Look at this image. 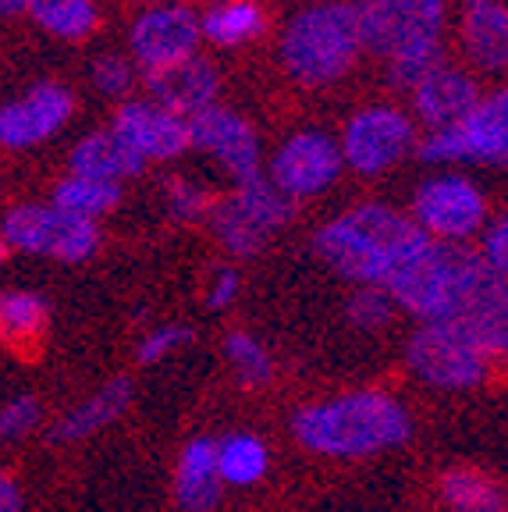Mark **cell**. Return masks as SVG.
Instances as JSON below:
<instances>
[{"mask_svg":"<svg viewBox=\"0 0 508 512\" xmlns=\"http://www.w3.org/2000/svg\"><path fill=\"white\" fill-rule=\"evenodd\" d=\"M395 310L427 320H462L491 356L508 342V281L469 242H423L420 253L384 285Z\"/></svg>","mask_w":508,"mask_h":512,"instance_id":"1","label":"cell"},{"mask_svg":"<svg viewBox=\"0 0 508 512\" xmlns=\"http://www.w3.org/2000/svg\"><path fill=\"white\" fill-rule=\"evenodd\" d=\"M427 235L405 210L388 203H359L342 210L313 235V253L352 285H388L423 249Z\"/></svg>","mask_w":508,"mask_h":512,"instance_id":"2","label":"cell"},{"mask_svg":"<svg viewBox=\"0 0 508 512\" xmlns=\"http://www.w3.org/2000/svg\"><path fill=\"white\" fill-rule=\"evenodd\" d=\"M292 434L327 459H370L413 438V416L391 392L356 388L295 409Z\"/></svg>","mask_w":508,"mask_h":512,"instance_id":"3","label":"cell"},{"mask_svg":"<svg viewBox=\"0 0 508 512\" xmlns=\"http://www.w3.org/2000/svg\"><path fill=\"white\" fill-rule=\"evenodd\" d=\"M363 57L352 0H317L285 22L278 36V61L292 82L327 89L342 82Z\"/></svg>","mask_w":508,"mask_h":512,"instance_id":"4","label":"cell"},{"mask_svg":"<svg viewBox=\"0 0 508 512\" xmlns=\"http://www.w3.org/2000/svg\"><path fill=\"white\" fill-rule=\"evenodd\" d=\"M363 54L384 64L405 54L445 50L448 4L445 0H352Z\"/></svg>","mask_w":508,"mask_h":512,"instance_id":"5","label":"cell"},{"mask_svg":"<svg viewBox=\"0 0 508 512\" xmlns=\"http://www.w3.org/2000/svg\"><path fill=\"white\" fill-rule=\"evenodd\" d=\"M295 217V200H288L278 185H270L267 175L246 178V182H235V192L228 200L214 203L207 214L210 228H214V239L224 246L228 256H249L263 253L274 235L281 228H288Z\"/></svg>","mask_w":508,"mask_h":512,"instance_id":"6","label":"cell"},{"mask_svg":"<svg viewBox=\"0 0 508 512\" xmlns=\"http://www.w3.org/2000/svg\"><path fill=\"white\" fill-rule=\"evenodd\" d=\"M405 363L430 388L466 392L487 381L491 352L462 320H427L405 345Z\"/></svg>","mask_w":508,"mask_h":512,"instance_id":"7","label":"cell"},{"mask_svg":"<svg viewBox=\"0 0 508 512\" xmlns=\"http://www.w3.org/2000/svg\"><path fill=\"white\" fill-rule=\"evenodd\" d=\"M416 139H420V125L409 111L395 104H366L345 121L338 150H342V164L359 178H381L395 171L405 157H413Z\"/></svg>","mask_w":508,"mask_h":512,"instance_id":"8","label":"cell"},{"mask_svg":"<svg viewBox=\"0 0 508 512\" xmlns=\"http://www.w3.org/2000/svg\"><path fill=\"white\" fill-rule=\"evenodd\" d=\"M0 239L8 253L82 264L100 249V224L64 214L54 203H18L0 221Z\"/></svg>","mask_w":508,"mask_h":512,"instance_id":"9","label":"cell"},{"mask_svg":"<svg viewBox=\"0 0 508 512\" xmlns=\"http://www.w3.org/2000/svg\"><path fill=\"white\" fill-rule=\"evenodd\" d=\"M409 217L434 242H473L491 217V203L473 178L445 171L420 182Z\"/></svg>","mask_w":508,"mask_h":512,"instance_id":"10","label":"cell"},{"mask_svg":"<svg viewBox=\"0 0 508 512\" xmlns=\"http://www.w3.org/2000/svg\"><path fill=\"white\" fill-rule=\"evenodd\" d=\"M342 150L331 132L320 128H299L292 136L281 139L267 164L270 185H278L288 200H317L342 178Z\"/></svg>","mask_w":508,"mask_h":512,"instance_id":"11","label":"cell"},{"mask_svg":"<svg viewBox=\"0 0 508 512\" xmlns=\"http://www.w3.org/2000/svg\"><path fill=\"white\" fill-rule=\"evenodd\" d=\"M199 15L189 4L167 0V4H150L132 18L128 29V57H132L135 72H160L185 57L199 54Z\"/></svg>","mask_w":508,"mask_h":512,"instance_id":"12","label":"cell"},{"mask_svg":"<svg viewBox=\"0 0 508 512\" xmlns=\"http://www.w3.org/2000/svg\"><path fill=\"white\" fill-rule=\"evenodd\" d=\"M189 150L207 153L235 182L263 175V150L256 128L224 104H210L189 121Z\"/></svg>","mask_w":508,"mask_h":512,"instance_id":"13","label":"cell"},{"mask_svg":"<svg viewBox=\"0 0 508 512\" xmlns=\"http://www.w3.org/2000/svg\"><path fill=\"white\" fill-rule=\"evenodd\" d=\"M75 111V96L61 82H36L22 96L0 104V146L4 150H32L54 139Z\"/></svg>","mask_w":508,"mask_h":512,"instance_id":"14","label":"cell"},{"mask_svg":"<svg viewBox=\"0 0 508 512\" xmlns=\"http://www.w3.org/2000/svg\"><path fill=\"white\" fill-rule=\"evenodd\" d=\"M111 132L146 164H167L189 153V125L153 100H121Z\"/></svg>","mask_w":508,"mask_h":512,"instance_id":"15","label":"cell"},{"mask_svg":"<svg viewBox=\"0 0 508 512\" xmlns=\"http://www.w3.org/2000/svg\"><path fill=\"white\" fill-rule=\"evenodd\" d=\"M480 96L484 93H480L473 72L441 61L409 89V100H413V111L409 114H413L416 125H423L430 132V128H445L462 121Z\"/></svg>","mask_w":508,"mask_h":512,"instance_id":"16","label":"cell"},{"mask_svg":"<svg viewBox=\"0 0 508 512\" xmlns=\"http://www.w3.org/2000/svg\"><path fill=\"white\" fill-rule=\"evenodd\" d=\"M143 79L146 89H150L146 100H153V104H160L164 111L178 114L185 121L203 107L217 104V89H221V75H217L214 61L203 54H192L185 61L171 64V68L143 75Z\"/></svg>","mask_w":508,"mask_h":512,"instance_id":"17","label":"cell"},{"mask_svg":"<svg viewBox=\"0 0 508 512\" xmlns=\"http://www.w3.org/2000/svg\"><path fill=\"white\" fill-rule=\"evenodd\" d=\"M459 40L469 64L484 75L505 72L508 61V11L505 0H462Z\"/></svg>","mask_w":508,"mask_h":512,"instance_id":"18","label":"cell"},{"mask_svg":"<svg viewBox=\"0 0 508 512\" xmlns=\"http://www.w3.org/2000/svg\"><path fill=\"white\" fill-rule=\"evenodd\" d=\"M455 136L462 146V164H491L505 168L508 157V96L494 89L469 107L462 121H455Z\"/></svg>","mask_w":508,"mask_h":512,"instance_id":"19","label":"cell"},{"mask_svg":"<svg viewBox=\"0 0 508 512\" xmlns=\"http://www.w3.org/2000/svg\"><path fill=\"white\" fill-rule=\"evenodd\" d=\"M221 473L210 438H196L182 448L175 466V502L182 512H214L221 502Z\"/></svg>","mask_w":508,"mask_h":512,"instance_id":"20","label":"cell"},{"mask_svg":"<svg viewBox=\"0 0 508 512\" xmlns=\"http://www.w3.org/2000/svg\"><path fill=\"white\" fill-rule=\"evenodd\" d=\"M68 171L72 175L100 178V182H128V178H139L146 171V160L135 157L111 128H100V132H89L68 153Z\"/></svg>","mask_w":508,"mask_h":512,"instance_id":"21","label":"cell"},{"mask_svg":"<svg viewBox=\"0 0 508 512\" xmlns=\"http://www.w3.org/2000/svg\"><path fill=\"white\" fill-rule=\"evenodd\" d=\"M128 406H132V381L128 377H114L100 392L89 395L82 406H75L72 413H64L54 424V431H50V438L64 441V445L86 441L104 431V427H111L114 420H121Z\"/></svg>","mask_w":508,"mask_h":512,"instance_id":"22","label":"cell"},{"mask_svg":"<svg viewBox=\"0 0 508 512\" xmlns=\"http://www.w3.org/2000/svg\"><path fill=\"white\" fill-rule=\"evenodd\" d=\"M267 32V11L260 0H214L199 15V36L221 50H239Z\"/></svg>","mask_w":508,"mask_h":512,"instance_id":"23","label":"cell"},{"mask_svg":"<svg viewBox=\"0 0 508 512\" xmlns=\"http://www.w3.org/2000/svg\"><path fill=\"white\" fill-rule=\"evenodd\" d=\"M214 452L224 488H253L270 470V448L256 434H228L214 441Z\"/></svg>","mask_w":508,"mask_h":512,"instance_id":"24","label":"cell"},{"mask_svg":"<svg viewBox=\"0 0 508 512\" xmlns=\"http://www.w3.org/2000/svg\"><path fill=\"white\" fill-rule=\"evenodd\" d=\"M50 203H54L57 210H64V214L100 224V217L118 210L121 185L100 182V178H86V175H64L61 182L54 185V192H50Z\"/></svg>","mask_w":508,"mask_h":512,"instance_id":"25","label":"cell"},{"mask_svg":"<svg viewBox=\"0 0 508 512\" xmlns=\"http://www.w3.org/2000/svg\"><path fill=\"white\" fill-rule=\"evenodd\" d=\"M25 15L54 40H86L100 25L96 0H29Z\"/></svg>","mask_w":508,"mask_h":512,"instance_id":"26","label":"cell"},{"mask_svg":"<svg viewBox=\"0 0 508 512\" xmlns=\"http://www.w3.org/2000/svg\"><path fill=\"white\" fill-rule=\"evenodd\" d=\"M441 502L448 512H505L501 484L473 466H455L441 477Z\"/></svg>","mask_w":508,"mask_h":512,"instance_id":"27","label":"cell"},{"mask_svg":"<svg viewBox=\"0 0 508 512\" xmlns=\"http://www.w3.org/2000/svg\"><path fill=\"white\" fill-rule=\"evenodd\" d=\"M47 313V303L36 292H25V288L0 292V342L15 349L36 345L47 331Z\"/></svg>","mask_w":508,"mask_h":512,"instance_id":"28","label":"cell"},{"mask_svg":"<svg viewBox=\"0 0 508 512\" xmlns=\"http://www.w3.org/2000/svg\"><path fill=\"white\" fill-rule=\"evenodd\" d=\"M224 356H228L231 374L239 377V384H246V388H263L274 377V360H270L267 345L249 331H228L224 335Z\"/></svg>","mask_w":508,"mask_h":512,"instance_id":"29","label":"cell"},{"mask_svg":"<svg viewBox=\"0 0 508 512\" xmlns=\"http://www.w3.org/2000/svg\"><path fill=\"white\" fill-rule=\"evenodd\" d=\"M135 79H139V72H135L132 57L118 54V50H104L89 64V82L96 86V93L111 96V100H125L135 89Z\"/></svg>","mask_w":508,"mask_h":512,"instance_id":"30","label":"cell"},{"mask_svg":"<svg viewBox=\"0 0 508 512\" xmlns=\"http://www.w3.org/2000/svg\"><path fill=\"white\" fill-rule=\"evenodd\" d=\"M345 317L359 331H381L395 317V303L381 285H359L345 303Z\"/></svg>","mask_w":508,"mask_h":512,"instance_id":"31","label":"cell"},{"mask_svg":"<svg viewBox=\"0 0 508 512\" xmlns=\"http://www.w3.org/2000/svg\"><path fill=\"white\" fill-rule=\"evenodd\" d=\"M164 200H167V214L182 224L203 221L210 214V207H214V196L199 182H192V178H171L164 189Z\"/></svg>","mask_w":508,"mask_h":512,"instance_id":"32","label":"cell"},{"mask_svg":"<svg viewBox=\"0 0 508 512\" xmlns=\"http://www.w3.org/2000/svg\"><path fill=\"white\" fill-rule=\"evenodd\" d=\"M43 424V406L36 395H18V399L0 406V441H22L36 434Z\"/></svg>","mask_w":508,"mask_h":512,"instance_id":"33","label":"cell"},{"mask_svg":"<svg viewBox=\"0 0 508 512\" xmlns=\"http://www.w3.org/2000/svg\"><path fill=\"white\" fill-rule=\"evenodd\" d=\"M189 342H192V328H185V324H160V328H153L139 342L135 356H139V363H160L164 356H171V352H178Z\"/></svg>","mask_w":508,"mask_h":512,"instance_id":"34","label":"cell"},{"mask_svg":"<svg viewBox=\"0 0 508 512\" xmlns=\"http://www.w3.org/2000/svg\"><path fill=\"white\" fill-rule=\"evenodd\" d=\"M480 249L477 253L484 256V264L491 271L505 274L508 271V221L505 217H487V224L480 228Z\"/></svg>","mask_w":508,"mask_h":512,"instance_id":"35","label":"cell"},{"mask_svg":"<svg viewBox=\"0 0 508 512\" xmlns=\"http://www.w3.org/2000/svg\"><path fill=\"white\" fill-rule=\"evenodd\" d=\"M242 292V278L235 267H217L214 278H210L207 292H203V299H207V306L214 313L228 310V306H235V299H239Z\"/></svg>","mask_w":508,"mask_h":512,"instance_id":"36","label":"cell"},{"mask_svg":"<svg viewBox=\"0 0 508 512\" xmlns=\"http://www.w3.org/2000/svg\"><path fill=\"white\" fill-rule=\"evenodd\" d=\"M0 512H22V488L4 470H0Z\"/></svg>","mask_w":508,"mask_h":512,"instance_id":"37","label":"cell"},{"mask_svg":"<svg viewBox=\"0 0 508 512\" xmlns=\"http://www.w3.org/2000/svg\"><path fill=\"white\" fill-rule=\"evenodd\" d=\"M29 0H0V15H25Z\"/></svg>","mask_w":508,"mask_h":512,"instance_id":"38","label":"cell"},{"mask_svg":"<svg viewBox=\"0 0 508 512\" xmlns=\"http://www.w3.org/2000/svg\"><path fill=\"white\" fill-rule=\"evenodd\" d=\"M135 4H143V8H150V4H167V0H135Z\"/></svg>","mask_w":508,"mask_h":512,"instance_id":"39","label":"cell"},{"mask_svg":"<svg viewBox=\"0 0 508 512\" xmlns=\"http://www.w3.org/2000/svg\"><path fill=\"white\" fill-rule=\"evenodd\" d=\"M4 256H8V246H4V239H0V264H4Z\"/></svg>","mask_w":508,"mask_h":512,"instance_id":"40","label":"cell"}]
</instances>
